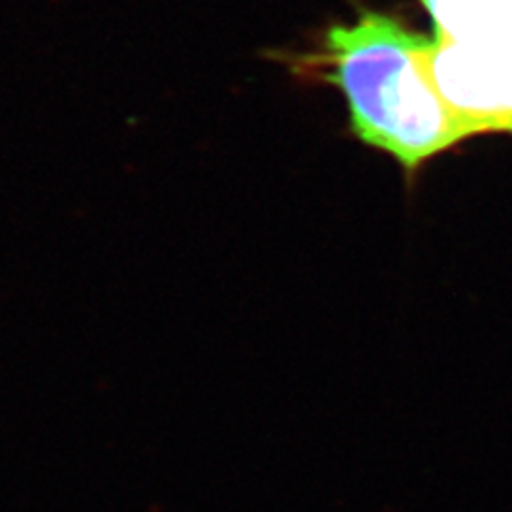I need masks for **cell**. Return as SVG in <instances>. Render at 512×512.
Instances as JSON below:
<instances>
[{
	"label": "cell",
	"mask_w": 512,
	"mask_h": 512,
	"mask_svg": "<svg viewBox=\"0 0 512 512\" xmlns=\"http://www.w3.org/2000/svg\"><path fill=\"white\" fill-rule=\"evenodd\" d=\"M431 39L397 15L363 9L331 24L312 50L288 54V71L340 90L350 131L406 171L476 137L431 77Z\"/></svg>",
	"instance_id": "6da1fadb"
},
{
	"label": "cell",
	"mask_w": 512,
	"mask_h": 512,
	"mask_svg": "<svg viewBox=\"0 0 512 512\" xmlns=\"http://www.w3.org/2000/svg\"><path fill=\"white\" fill-rule=\"evenodd\" d=\"M431 77L446 103L478 135H512V54L431 37Z\"/></svg>",
	"instance_id": "7a4b0ae2"
},
{
	"label": "cell",
	"mask_w": 512,
	"mask_h": 512,
	"mask_svg": "<svg viewBox=\"0 0 512 512\" xmlns=\"http://www.w3.org/2000/svg\"><path fill=\"white\" fill-rule=\"evenodd\" d=\"M434 37L474 50L512 54V0H419Z\"/></svg>",
	"instance_id": "3957f363"
}]
</instances>
